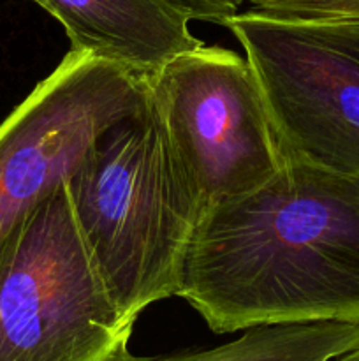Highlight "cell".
I'll return each mask as SVG.
<instances>
[{
    "label": "cell",
    "instance_id": "cell-8",
    "mask_svg": "<svg viewBox=\"0 0 359 361\" xmlns=\"http://www.w3.org/2000/svg\"><path fill=\"white\" fill-rule=\"evenodd\" d=\"M355 345L359 323L324 321L248 328L218 348L165 356H136L123 344L108 361H331Z\"/></svg>",
    "mask_w": 359,
    "mask_h": 361
},
{
    "label": "cell",
    "instance_id": "cell-9",
    "mask_svg": "<svg viewBox=\"0 0 359 361\" xmlns=\"http://www.w3.org/2000/svg\"><path fill=\"white\" fill-rule=\"evenodd\" d=\"M253 9L305 20L359 23V0H248Z\"/></svg>",
    "mask_w": 359,
    "mask_h": 361
},
{
    "label": "cell",
    "instance_id": "cell-11",
    "mask_svg": "<svg viewBox=\"0 0 359 361\" xmlns=\"http://www.w3.org/2000/svg\"><path fill=\"white\" fill-rule=\"evenodd\" d=\"M331 361H359V345H355V348L348 349L347 353H344V355L336 356V358H333Z\"/></svg>",
    "mask_w": 359,
    "mask_h": 361
},
{
    "label": "cell",
    "instance_id": "cell-6",
    "mask_svg": "<svg viewBox=\"0 0 359 361\" xmlns=\"http://www.w3.org/2000/svg\"><path fill=\"white\" fill-rule=\"evenodd\" d=\"M146 99L144 78L69 49L0 123V235L65 182L92 143Z\"/></svg>",
    "mask_w": 359,
    "mask_h": 361
},
{
    "label": "cell",
    "instance_id": "cell-5",
    "mask_svg": "<svg viewBox=\"0 0 359 361\" xmlns=\"http://www.w3.org/2000/svg\"><path fill=\"white\" fill-rule=\"evenodd\" d=\"M144 80L204 210L259 189L285 164L246 56L203 44Z\"/></svg>",
    "mask_w": 359,
    "mask_h": 361
},
{
    "label": "cell",
    "instance_id": "cell-2",
    "mask_svg": "<svg viewBox=\"0 0 359 361\" xmlns=\"http://www.w3.org/2000/svg\"><path fill=\"white\" fill-rule=\"evenodd\" d=\"M65 187L92 263L129 323L178 296L204 203L150 97L92 143Z\"/></svg>",
    "mask_w": 359,
    "mask_h": 361
},
{
    "label": "cell",
    "instance_id": "cell-1",
    "mask_svg": "<svg viewBox=\"0 0 359 361\" xmlns=\"http://www.w3.org/2000/svg\"><path fill=\"white\" fill-rule=\"evenodd\" d=\"M178 296L215 334L359 323V176L285 161L259 189L206 208Z\"/></svg>",
    "mask_w": 359,
    "mask_h": 361
},
{
    "label": "cell",
    "instance_id": "cell-10",
    "mask_svg": "<svg viewBox=\"0 0 359 361\" xmlns=\"http://www.w3.org/2000/svg\"><path fill=\"white\" fill-rule=\"evenodd\" d=\"M175 9L185 14L190 21H211L224 25L225 20L239 13V7L245 0H165Z\"/></svg>",
    "mask_w": 359,
    "mask_h": 361
},
{
    "label": "cell",
    "instance_id": "cell-3",
    "mask_svg": "<svg viewBox=\"0 0 359 361\" xmlns=\"http://www.w3.org/2000/svg\"><path fill=\"white\" fill-rule=\"evenodd\" d=\"M132 328L92 263L62 182L0 235V361H108Z\"/></svg>",
    "mask_w": 359,
    "mask_h": 361
},
{
    "label": "cell",
    "instance_id": "cell-7",
    "mask_svg": "<svg viewBox=\"0 0 359 361\" xmlns=\"http://www.w3.org/2000/svg\"><path fill=\"white\" fill-rule=\"evenodd\" d=\"M63 27L73 51L148 78L203 46L190 20L165 0H28Z\"/></svg>",
    "mask_w": 359,
    "mask_h": 361
},
{
    "label": "cell",
    "instance_id": "cell-4",
    "mask_svg": "<svg viewBox=\"0 0 359 361\" xmlns=\"http://www.w3.org/2000/svg\"><path fill=\"white\" fill-rule=\"evenodd\" d=\"M222 27L245 49L285 161L359 176V23L250 9Z\"/></svg>",
    "mask_w": 359,
    "mask_h": 361
}]
</instances>
